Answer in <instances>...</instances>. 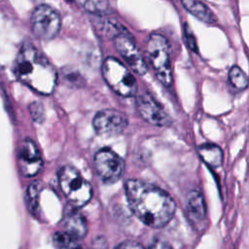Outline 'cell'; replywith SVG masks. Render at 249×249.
<instances>
[{"mask_svg":"<svg viewBox=\"0 0 249 249\" xmlns=\"http://www.w3.org/2000/svg\"><path fill=\"white\" fill-rule=\"evenodd\" d=\"M114 43L117 51L131 70L138 75H144L147 72L145 59L128 32L118 35L114 39Z\"/></svg>","mask_w":249,"mask_h":249,"instance_id":"cell-9","label":"cell"},{"mask_svg":"<svg viewBox=\"0 0 249 249\" xmlns=\"http://www.w3.org/2000/svg\"><path fill=\"white\" fill-rule=\"evenodd\" d=\"M186 209L188 216L195 222L204 220L206 216V206L201 193L197 190H192L187 196Z\"/></svg>","mask_w":249,"mask_h":249,"instance_id":"cell-12","label":"cell"},{"mask_svg":"<svg viewBox=\"0 0 249 249\" xmlns=\"http://www.w3.org/2000/svg\"><path fill=\"white\" fill-rule=\"evenodd\" d=\"M61 18L59 14L49 5H40L31 15L33 34L41 40L53 39L59 32Z\"/></svg>","mask_w":249,"mask_h":249,"instance_id":"cell-6","label":"cell"},{"mask_svg":"<svg viewBox=\"0 0 249 249\" xmlns=\"http://www.w3.org/2000/svg\"><path fill=\"white\" fill-rule=\"evenodd\" d=\"M64 231L75 239L85 237L88 232L87 221L83 215L78 212L69 213L63 221Z\"/></svg>","mask_w":249,"mask_h":249,"instance_id":"cell-13","label":"cell"},{"mask_svg":"<svg viewBox=\"0 0 249 249\" xmlns=\"http://www.w3.org/2000/svg\"><path fill=\"white\" fill-rule=\"evenodd\" d=\"M15 73L22 83L42 94H51L56 85L53 65L29 42H25L18 53Z\"/></svg>","mask_w":249,"mask_h":249,"instance_id":"cell-2","label":"cell"},{"mask_svg":"<svg viewBox=\"0 0 249 249\" xmlns=\"http://www.w3.org/2000/svg\"><path fill=\"white\" fill-rule=\"evenodd\" d=\"M198 155L210 167H219L223 162V153L215 144H203L198 147Z\"/></svg>","mask_w":249,"mask_h":249,"instance_id":"cell-16","label":"cell"},{"mask_svg":"<svg viewBox=\"0 0 249 249\" xmlns=\"http://www.w3.org/2000/svg\"><path fill=\"white\" fill-rule=\"evenodd\" d=\"M100 18H95L93 21V25L97 34L106 39H115L118 35L123 33H127V31L114 19H109L104 18L103 16H99Z\"/></svg>","mask_w":249,"mask_h":249,"instance_id":"cell-15","label":"cell"},{"mask_svg":"<svg viewBox=\"0 0 249 249\" xmlns=\"http://www.w3.org/2000/svg\"><path fill=\"white\" fill-rule=\"evenodd\" d=\"M41 186L39 182H32L27 188L25 193V200L28 209L34 213L39 204V195H40Z\"/></svg>","mask_w":249,"mask_h":249,"instance_id":"cell-20","label":"cell"},{"mask_svg":"<svg viewBox=\"0 0 249 249\" xmlns=\"http://www.w3.org/2000/svg\"><path fill=\"white\" fill-rule=\"evenodd\" d=\"M53 244L56 249H83L75 238L65 231H58L53 234Z\"/></svg>","mask_w":249,"mask_h":249,"instance_id":"cell-19","label":"cell"},{"mask_svg":"<svg viewBox=\"0 0 249 249\" xmlns=\"http://www.w3.org/2000/svg\"><path fill=\"white\" fill-rule=\"evenodd\" d=\"M229 81L231 84V86L238 90L245 89L249 84L247 75L240 67L236 65L231 67L229 71Z\"/></svg>","mask_w":249,"mask_h":249,"instance_id":"cell-17","label":"cell"},{"mask_svg":"<svg viewBox=\"0 0 249 249\" xmlns=\"http://www.w3.org/2000/svg\"><path fill=\"white\" fill-rule=\"evenodd\" d=\"M29 111H30V114H31V116H32V118L35 122L40 123L44 120V116H45L44 107L40 102L34 101V102L30 103L29 104Z\"/></svg>","mask_w":249,"mask_h":249,"instance_id":"cell-21","label":"cell"},{"mask_svg":"<svg viewBox=\"0 0 249 249\" xmlns=\"http://www.w3.org/2000/svg\"><path fill=\"white\" fill-rule=\"evenodd\" d=\"M150 249H173L172 246L167 243L166 241L164 240H161V239H156L152 244H151V247Z\"/></svg>","mask_w":249,"mask_h":249,"instance_id":"cell-24","label":"cell"},{"mask_svg":"<svg viewBox=\"0 0 249 249\" xmlns=\"http://www.w3.org/2000/svg\"><path fill=\"white\" fill-rule=\"evenodd\" d=\"M127 124V117L123 112L115 109H104L97 112L92 121L95 132L106 137L122 133Z\"/></svg>","mask_w":249,"mask_h":249,"instance_id":"cell-8","label":"cell"},{"mask_svg":"<svg viewBox=\"0 0 249 249\" xmlns=\"http://www.w3.org/2000/svg\"><path fill=\"white\" fill-rule=\"evenodd\" d=\"M18 164L20 173L24 177L35 176L43 166L40 151L30 138H25L18 144Z\"/></svg>","mask_w":249,"mask_h":249,"instance_id":"cell-10","label":"cell"},{"mask_svg":"<svg viewBox=\"0 0 249 249\" xmlns=\"http://www.w3.org/2000/svg\"><path fill=\"white\" fill-rule=\"evenodd\" d=\"M102 75L107 85L119 95L133 96L137 92V83L126 66L115 57H107L102 64Z\"/></svg>","mask_w":249,"mask_h":249,"instance_id":"cell-5","label":"cell"},{"mask_svg":"<svg viewBox=\"0 0 249 249\" xmlns=\"http://www.w3.org/2000/svg\"><path fill=\"white\" fill-rule=\"evenodd\" d=\"M184 35H185V40H186V44L188 45V47L192 51L196 52L197 51V46H196V38H195V35L192 32V30H191V28L188 24L184 25Z\"/></svg>","mask_w":249,"mask_h":249,"instance_id":"cell-22","label":"cell"},{"mask_svg":"<svg viewBox=\"0 0 249 249\" xmlns=\"http://www.w3.org/2000/svg\"><path fill=\"white\" fill-rule=\"evenodd\" d=\"M136 108L140 116L153 125L167 126L171 124L168 114L149 93H142L136 98Z\"/></svg>","mask_w":249,"mask_h":249,"instance_id":"cell-11","label":"cell"},{"mask_svg":"<svg viewBox=\"0 0 249 249\" xmlns=\"http://www.w3.org/2000/svg\"><path fill=\"white\" fill-rule=\"evenodd\" d=\"M181 3L184 8L197 19L208 24L217 22L216 16L203 2L199 0H181Z\"/></svg>","mask_w":249,"mask_h":249,"instance_id":"cell-14","label":"cell"},{"mask_svg":"<svg viewBox=\"0 0 249 249\" xmlns=\"http://www.w3.org/2000/svg\"><path fill=\"white\" fill-rule=\"evenodd\" d=\"M82 7L94 16H104L109 9L108 0H78Z\"/></svg>","mask_w":249,"mask_h":249,"instance_id":"cell-18","label":"cell"},{"mask_svg":"<svg viewBox=\"0 0 249 249\" xmlns=\"http://www.w3.org/2000/svg\"><path fill=\"white\" fill-rule=\"evenodd\" d=\"M115 249H145L140 243L133 240H124L119 243Z\"/></svg>","mask_w":249,"mask_h":249,"instance_id":"cell-23","label":"cell"},{"mask_svg":"<svg viewBox=\"0 0 249 249\" xmlns=\"http://www.w3.org/2000/svg\"><path fill=\"white\" fill-rule=\"evenodd\" d=\"M93 162L98 176L105 183H115L124 170V160L109 148L99 150L94 156Z\"/></svg>","mask_w":249,"mask_h":249,"instance_id":"cell-7","label":"cell"},{"mask_svg":"<svg viewBox=\"0 0 249 249\" xmlns=\"http://www.w3.org/2000/svg\"><path fill=\"white\" fill-rule=\"evenodd\" d=\"M60 189L74 207H83L91 198L92 188L90 183L73 166H62L58 172Z\"/></svg>","mask_w":249,"mask_h":249,"instance_id":"cell-3","label":"cell"},{"mask_svg":"<svg viewBox=\"0 0 249 249\" xmlns=\"http://www.w3.org/2000/svg\"><path fill=\"white\" fill-rule=\"evenodd\" d=\"M124 190L131 211L146 226L161 228L173 218L176 204L160 188L142 180L129 179Z\"/></svg>","mask_w":249,"mask_h":249,"instance_id":"cell-1","label":"cell"},{"mask_svg":"<svg viewBox=\"0 0 249 249\" xmlns=\"http://www.w3.org/2000/svg\"><path fill=\"white\" fill-rule=\"evenodd\" d=\"M147 53L158 80L165 87L173 83L169 44L160 34L153 33L147 42Z\"/></svg>","mask_w":249,"mask_h":249,"instance_id":"cell-4","label":"cell"}]
</instances>
